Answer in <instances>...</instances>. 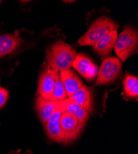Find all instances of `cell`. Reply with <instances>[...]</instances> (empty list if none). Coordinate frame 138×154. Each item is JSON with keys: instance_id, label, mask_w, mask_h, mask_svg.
<instances>
[{"instance_id": "1", "label": "cell", "mask_w": 138, "mask_h": 154, "mask_svg": "<svg viewBox=\"0 0 138 154\" xmlns=\"http://www.w3.org/2000/svg\"><path fill=\"white\" fill-rule=\"evenodd\" d=\"M46 54L48 67L56 72L71 69L77 55L76 50L61 40L50 45L47 49Z\"/></svg>"}, {"instance_id": "2", "label": "cell", "mask_w": 138, "mask_h": 154, "mask_svg": "<svg viewBox=\"0 0 138 154\" xmlns=\"http://www.w3.org/2000/svg\"><path fill=\"white\" fill-rule=\"evenodd\" d=\"M119 25L110 18L103 16L95 20L90 26L86 33L78 40L81 46H93L96 42L106 34L117 30Z\"/></svg>"}, {"instance_id": "3", "label": "cell", "mask_w": 138, "mask_h": 154, "mask_svg": "<svg viewBox=\"0 0 138 154\" xmlns=\"http://www.w3.org/2000/svg\"><path fill=\"white\" fill-rule=\"evenodd\" d=\"M138 34L131 26H126L117 39L115 45V51L122 62L126 61L137 50Z\"/></svg>"}, {"instance_id": "4", "label": "cell", "mask_w": 138, "mask_h": 154, "mask_svg": "<svg viewBox=\"0 0 138 154\" xmlns=\"http://www.w3.org/2000/svg\"><path fill=\"white\" fill-rule=\"evenodd\" d=\"M122 63L121 60L114 57L104 59L98 71L97 79L95 86L111 83L117 80L121 73Z\"/></svg>"}, {"instance_id": "5", "label": "cell", "mask_w": 138, "mask_h": 154, "mask_svg": "<svg viewBox=\"0 0 138 154\" xmlns=\"http://www.w3.org/2000/svg\"><path fill=\"white\" fill-rule=\"evenodd\" d=\"M59 125L64 137L63 143L66 144L76 140L85 126L73 115L66 112L61 115Z\"/></svg>"}, {"instance_id": "6", "label": "cell", "mask_w": 138, "mask_h": 154, "mask_svg": "<svg viewBox=\"0 0 138 154\" xmlns=\"http://www.w3.org/2000/svg\"><path fill=\"white\" fill-rule=\"evenodd\" d=\"M72 67L88 82L95 80L98 74V67L86 55L79 53L76 55Z\"/></svg>"}, {"instance_id": "7", "label": "cell", "mask_w": 138, "mask_h": 154, "mask_svg": "<svg viewBox=\"0 0 138 154\" xmlns=\"http://www.w3.org/2000/svg\"><path fill=\"white\" fill-rule=\"evenodd\" d=\"M55 73L56 71L48 66L40 74L37 92L40 97L45 100H50L52 96L55 83Z\"/></svg>"}, {"instance_id": "8", "label": "cell", "mask_w": 138, "mask_h": 154, "mask_svg": "<svg viewBox=\"0 0 138 154\" xmlns=\"http://www.w3.org/2000/svg\"><path fill=\"white\" fill-rule=\"evenodd\" d=\"M63 112V110L56 106L55 111L50 116L45 126L47 135L48 138L56 143H63L64 140L59 125V118Z\"/></svg>"}, {"instance_id": "9", "label": "cell", "mask_w": 138, "mask_h": 154, "mask_svg": "<svg viewBox=\"0 0 138 154\" xmlns=\"http://www.w3.org/2000/svg\"><path fill=\"white\" fill-rule=\"evenodd\" d=\"M117 37V30L111 31L95 43L93 48L100 57L105 59L111 56L112 49L115 46Z\"/></svg>"}, {"instance_id": "10", "label": "cell", "mask_w": 138, "mask_h": 154, "mask_svg": "<svg viewBox=\"0 0 138 154\" xmlns=\"http://www.w3.org/2000/svg\"><path fill=\"white\" fill-rule=\"evenodd\" d=\"M70 100L76 102L88 113L94 110V99L91 89L86 85H82L70 97Z\"/></svg>"}, {"instance_id": "11", "label": "cell", "mask_w": 138, "mask_h": 154, "mask_svg": "<svg viewBox=\"0 0 138 154\" xmlns=\"http://www.w3.org/2000/svg\"><path fill=\"white\" fill-rule=\"evenodd\" d=\"M59 74L68 97H70L83 85L78 75L71 69L61 71Z\"/></svg>"}, {"instance_id": "12", "label": "cell", "mask_w": 138, "mask_h": 154, "mask_svg": "<svg viewBox=\"0 0 138 154\" xmlns=\"http://www.w3.org/2000/svg\"><path fill=\"white\" fill-rule=\"evenodd\" d=\"M56 106L63 112H66L73 115L81 122L85 125L89 119V113L69 98L59 102Z\"/></svg>"}, {"instance_id": "13", "label": "cell", "mask_w": 138, "mask_h": 154, "mask_svg": "<svg viewBox=\"0 0 138 154\" xmlns=\"http://www.w3.org/2000/svg\"><path fill=\"white\" fill-rule=\"evenodd\" d=\"M57 104L56 102L45 100L40 96L37 97L35 102L36 110L44 126H45L49 118L55 111Z\"/></svg>"}, {"instance_id": "14", "label": "cell", "mask_w": 138, "mask_h": 154, "mask_svg": "<svg viewBox=\"0 0 138 154\" xmlns=\"http://www.w3.org/2000/svg\"><path fill=\"white\" fill-rule=\"evenodd\" d=\"M22 43V38L16 35L8 34L0 36V57L14 52Z\"/></svg>"}, {"instance_id": "15", "label": "cell", "mask_w": 138, "mask_h": 154, "mask_svg": "<svg viewBox=\"0 0 138 154\" xmlns=\"http://www.w3.org/2000/svg\"><path fill=\"white\" fill-rule=\"evenodd\" d=\"M124 95L131 98H137L138 96V79L130 73L125 75L123 82Z\"/></svg>"}, {"instance_id": "16", "label": "cell", "mask_w": 138, "mask_h": 154, "mask_svg": "<svg viewBox=\"0 0 138 154\" xmlns=\"http://www.w3.org/2000/svg\"><path fill=\"white\" fill-rule=\"evenodd\" d=\"M67 94L65 91L63 84L60 78V74L58 72L55 73V83L52 96L49 100L52 101L56 103L66 99Z\"/></svg>"}, {"instance_id": "17", "label": "cell", "mask_w": 138, "mask_h": 154, "mask_svg": "<svg viewBox=\"0 0 138 154\" xmlns=\"http://www.w3.org/2000/svg\"><path fill=\"white\" fill-rule=\"evenodd\" d=\"M9 97V92L5 88L0 87V109L6 103Z\"/></svg>"}, {"instance_id": "18", "label": "cell", "mask_w": 138, "mask_h": 154, "mask_svg": "<svg viewBox=\"0 0 138 154\" xmlns=\"http://www.w3.org/2000/svg\"><path fill=\"white\" fill-rule=\"evenodd\" d=\"M65 3H71V2H74V1H64Z\"/></svg>"}, {"instance_id": "19", "label": "cell", "mask_w": 138, "mask_h": 154, "mask_svg": "<svg viewBox=\"0 0 138 154\" xmlns=\"http://www.w3.org/2000/svg\"><path fill=\"white\" fill-rule=\"evenodd\" d=\"M1 2H1V1H0V3H1Z\"/></svg>"}]
</instances>
